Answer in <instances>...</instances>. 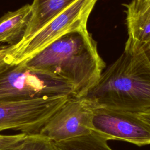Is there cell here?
Returning <instances> with one entry per match:
<instances>
[{
	"instance_id": "6da1fadb",
	"label": "cell",
	"mask_w": 150,
	"mask_h": 150,
	"mask_svg": "<svg viewBox=\"0 0 150 150\" xmlns=\"http://www.w3.org/2000/svg\"><path fill=\"white\" fill-rule=\"evenodd\" d=\"M95 108L134 115L150 111V62L142 48L126 42L120 57L83 96Z\"/></svg>"
},
{
	"instance_id": "7a4b0ae2",
	"label": "cell",
	"mask_w": 150,
	"mask_h": 150,
	"mask_svg": "<svg viewBox=\"0 0 150 150\" xmlns=\"http://www.w3.org/2000/svg\"><path fill=\"white\" fill-rule=\"evenodd\" d=\"M22 62L30 69L49 71L65 79L77 97L84 96L93 87L105 67L87 29L63 35Z\"/></svg>"
},
{
	"instance_id": "3957f363",
	"label": "cell",
	"mask_w": 150,
	"mask_h": 150,
	"mask_svg": "<svg viewBox=\"0 0 150 150\" xmlns=\"http://www.w3.org/2000/svg\"><path fill=\"white\" fill-rule=\"evenodd\" d=\"M74 96L72 86L61 77L30 69L23 62L0 70V101Z\"/></svg>"
},
{
	"instance_id": "277c9868",
	"label": "cell",
	"mask_w": 150,
	"mask_h": 150,
	"mask_svg": "<svg viewBox=\"0 0 150 150\" xmlns=\"http://www.w3.org/2000/svg\"><path fill=\"white\" fill-rule=\"evenodd\" d=\"M97 1L76 0L24 44L19 46L15 45L11 54L12 64L29 59L64 35L87 29L88 18Z\"/></svg>"
},
{
	"instance_id": "5b68a950",
	"label": "cell",
	"mask_w": 150,
	"mask_h": 150,
	"mask_svg": "<svg viewBox=\"0 0 150 150\" xmlns=\"http://www.w3.org/2000/svg\"><path fill=\"white\" fill-rule=\"evenodd\" d=\"M70 97L0 101V132L13 130L27 134L39 133L45 123Z\"/></svg>"
},
{
	"instance_id": "8992f818",
	"label": "cell",
	"mask_w": 150,
	"mask_h": 150,
	"mask_svg": "<svg viewBox=\"0 0 150 150\" xmlns=\"http://www.w3.org/2000/svg\"><path fill=\"white\" fill-rule=\"evenodd\" d=\"M94 110L84 97L71 96L49 118L39 133L53 142L87 135L92 132Z\"/></svg>"
},
{
	"instance_id": "52a82bcc",
	"label": "cell",
	"mask_w": 150,
	"mask_h": 150,
	"mask_svg": "<svg viewBox=\"0 0 150 150\" xmlns=\"http://www.w3.org/2000/svg\"><path fill=\"white\" fill-rule=\"evenodd\" d=\"M91 128L108 141H122L139 146L150 144V126L137 115L97 108L94 110Z\"/></svg>"
},
{
	"instance_id": "ba28073f",
	"label": "cell",
	"mask_w": 150,
	"mask_h": 150,
	"mask_svg": "<svg viewBox=\"0 0 150 150\" xmlns=\"http://www.w3.org/2000/svg\"><path fill=\"white\" fill-rule=\"evenodd\" d=\"M125 7L127 42L142 48L150 43V0H132Z\"/></svg>"
},
{
	"instance_id": "9c48e42d",
	"label": "cell",
	"mask_w": 150,
	"mask_h": 150,
	"mask_svg": "<svg viewBox=\"0 0 150 150\" xmlns=\"http://www.w3.org/2000/svg\"><path fill=\"white\" fill-rule=\"evenodd\" d=\"M76 0H33L31 15L22 39L15 45L21 46Z\"/></svg>"
},
{
	"instance_id": "30bf717a",
	"label": "cell",
	"mask_w": 150,
	"mask_h": 150,
	"mask_svg": "<svg viewBox=\"0 0 150 150\" xmlns=\"http://www.w3.org/2000/svg\"><path fill=\"white\" fill-rule=\"evenodd\" d=\"M31 15V5L27 4L0 17V43L15 45L23 38Z\"/></svg>"
},
{
	"instance_id": "8fae6325",
	"label": "cell",
	"mask_w": 150,
	"mask_h": 150,
	"mask_svg": "<svg viewBox=\"0 0 150 150\" xmlns=\"http://www.w3.org/2000/svg\"><path fill=\"white\" fill-rule=\"evenodd\" d=\"M108 140L93 131L84 135L59 142H54L56 150H112Z\"/></svg>"
},
{
	"instance_id": "7c38bea8",
	"label": "cell",
	"mask_w": 150,
	"mask_h": 150,
	"mask_svg": "<svg viewBox=\"0 0 150 150\" xmlns=\"http://www.w3.org/2000/svg\"><path fill=\"white\" fill-rule=\"evenodd\" d=\"M11 150H56L54 142L39 133L28 134Z\"/></svg>"
},
{
	"instance_id": "4fadbf2b",
	"label": "cell",
	"mask_w": 150,
	"mask_h": 150,
	"mask_svg": "<svg viewBox=\"0 0 150 150\" xmlns=\"http://www.w3.org/2000/svg\"><path fill=\"white\" fill-rule=\"evenodd\" d=\"M27 134L19 132L13 135L0 134V150H11L21 143Z\"/></svg>"
},
{
	"instance_id": "5bb4252c",
	"label": "cell",
	"mask_w": 150,
	"mask_h": 150,
	"mask_svg": "<svg viewBox=\"0 0 150 150\" xmlns=\"http://www.w3.org/2000/svg\"><path fill=\"white\" fill-rule=\"evenodd\" d=\"M15 45L0 46V70L5 67L12 65L11 54L13 51Z\"/></svg>"
},
{
	"instance_id": "9a60e30c",
	"label": "cell",
	"mask_w": 150,
	"mask_h": 150,
	"mask_svg": "<svg viewBox=\"0 0 150 150\" xmlns=\"http://www.w3.org/2000/svg\"><path fill=\"white\" fill-rule=\"evenodd\" d=\"M137 116L150 126V111L144 114L137 115Z\"/></svg>"
},
{
	"instance_id": "2e32d148",
	"label": "cell",
	"mask_w": 150,
	"mask_h": 150,
	"mask_svg": "<svg viewBox=\"0 0 150 150\" xmlns=\"http://www.w3.org/2000/svg\"><path fill=\"white\" fill-rule=\"evenodd\" d=\"M142 50L145 54V56H146L147 59H148V60L150 62V43L146 45V46H145L144 47H142Z\"/></svg>"
}]
</instances>
